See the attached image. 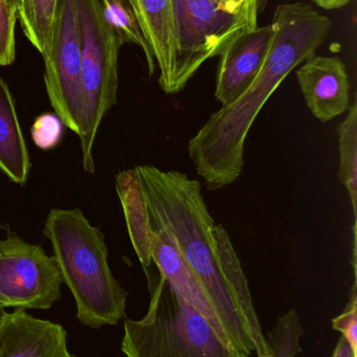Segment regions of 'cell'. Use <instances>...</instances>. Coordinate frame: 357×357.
I'll return each mask as SVG.
<instances>
[{
  "label": "cell",
  "mask_w": 357,
  "mask_h": 357,
  "mask_svg": "<svg viewBox=\"0 0 357 357\" xmlns=\"http://www.w3.org/2000/svg\"><path fill=\"white\" fill-rule=\"evenodd\" d=\"M272 24L257 26L235 38L220 54L215 98L222 106L242 96L259 75L272 42Z\"/></svg>",
  "instance_id": "8"
},
{
  "label": "cell",
  "mask_w": 357,
  "mask_h": 357,
  "mask_svg": "<svg viewBox=\"0 0 357 357\" xmlns=\"http://www.w3.org/2000/svg\"><path fill=\"white\" fill-rule=\"evenodd\" d=\"M136 169L151 225L173 239L201 282L226 339L249 356L272 357L238 254L228 231L212 218L201 183L152 165Z\"/></svg>",
  "instance_id": "1"
},
{
  "label": "cell",
  "mask_w": 357,
  "mask_h": 357,
  "mask_svg": "<svg viewBox=\"0 0 357 357\" xmlns=\"http://www.w3.org/2000/svg\"><path fill=\"white\" fill-rule=\"evenodd\" d=\"M63 123L56 114L45 113L35 119L31 134L34 144L41 150H52L60 142Z\"/></svg>",
  "instance_id": "20"
},
{
  "label": "cell",
  "mask_w": 357,
  "mask_h": 357,
  "mask_svg": "<svg viewBox=\"0 0 357 357\" xmlns=\"http://www.w3.org/2000/svg\"><path fill=\"white\" fill-rule=\"evenodd\" d=\"M150 291L144 318L124 322L126 357H251L231 344L161 275Z\"/></svg>",
  "instance_id": "3"
},
{
  "label": "cell",
  "mask_w": 357,
  "mask_h": 357,
  "mask_svg": "<svg viewBox=\"0 0 357 357\" xmlns=\"http://www.w3.org/2000/svg\"><path fill=\"white\" fill-rule=\"evenodd\" d=\"M339 134V178L347 189L354 210V222L357 213V104L348 109V114L337 129Z\"/></svg>",
  "instance_id": "16"
},
{
  "label": "cell",
  "mask_w": 357,
  "mask_h": 357,
  "mask_svg": "<svg viewBox=\"0 0 357 357\" xmlns=\"http://www.w3.org/2000/svg\"><path fill=\"white\" fill-rule=\"evenodd\" d=\"M220 12L247 21L252 26H258V15L264 0H214Z\"/></svg>",
  "instance_id": "22"
},
{
  "label": "cell",
  "mask_w": 357,
  "mask_h": 357,
  "mask_svg": "<svg viewBox=\"0 0 357 357\" xmlns=\"http://www.w3.org/2000/svg\"><path fill=\"white\" fill-rule=\"evenodd\" d=\"M62 283L54 256L6 231L0 239V307L50 310L61 299Z\"/></svg>",
  "instance_id": "6"
},
{
  "label": "cell",
  "mask_w": 357,
  "mask_h": 357,
  "mask_svg": "<svg viewBox=\"0 0 357 357\" xmlns=\"http://www.w3.org/2000/svg\"><path fill=\"white\" fill-rule=\"evenodd\" d=\"M18 20L15 0H0V66H8L16 56L15 29Z\"/></svg>",
  "instance_id": "19"
},
{
  "label": "cell",
  "mask_w": 357,
  "mask_h": 357,
  "mask_svg": "<svg viewBox=\"0 0 357 357\" xmlns=\"http://www.w3.org/2000/svg\"><path fill=\"white\" fill-rule=\"evenodd\" d=\"M57 3L58 0H21L17 8L23 33L43 59L52 45Z\"/></svg>",
  "instance_id": "15"
},
{
  "label": "cell",
  "mask_w": 357,
  "mask_h": 357,
  "mask_svg": "<svg viewBox=\"0 0 357 357\" xmlns=\"http://www.w3.org/2000/svg\"><path fill=\"white\" fill-rule=\"evenodd\" d=\"M302 335L301 320L295 310L281 316L266 337L272 357L297 356L302 351Z\"/></svg>",
  "instance_id": "18"
},
{
  "label": "cell",
  "mask_w": 357,
  "mask_h": 357,
  "mask_svg": "<svg viewBox=\"0 0 357 357\" xmlns=\"http://www.w3.org/2000/svg\"><path fill=\"white\" fill-rule=\"evenodd\" d=\"M43 234L52 243L63 282L75 298L81 324L99 329L115 326L125 318L128 294L111 272L102 231L75 208L52 209Z\"/></svg>",
  "instance_id": "2"
},
{
  "label": "cell",
  "mask_w": 357,
  "mask_h": 357,
  "mask_svg": "<svg viewBox=\"0 0 357 357\" xmlns=\"http://www.w3.org/2000/svg\"><path fill=\"white\" fill-rule=\"evenodd\" d=\"M4 312H6V310H4V308L0 307V319H1L2 314H4Z\"/></svg>",
  "instance_id": "26"
},
{
  "label": "cell",
  "mask_w": 357,
  "mask_h": 357,
  "mask_svg": "<svg viewBox=\"0 0 357 357\" xmlns=\"http://www.w3.org/2000/svg\"><path fill=\"white\" fill-rule=\"evenodd\" d=\"M331 357H357V354L352 350L351 346L349 345L347 340L341 337Z\"/></svg>",
  "instance_id": "23"
},
{
  "label": "cell",
  "mask_w": 357,
  "mask_h": 357,
  "mask_svg": "<svg viewBox=\"0 0 357 357\" xmlns=\"http://www.w3.org/2000/svg\"><path fill=\"white\" fill-rule=\"evenodd\" d=\"M0 171L12 182L23 185L31 171L29 151L21 131L14 100L0 75Z\"/></svg>",
  "instance_id": "14"
},
{
  "label": "cell",
  "mask_w": 357,
  "mask_h": 357,
  "mask_svg": "<svg viewBox=\"0 0 357 357\" xmlns=\"http://www.w3.org/2000/svg\"><path fill=\"white\" fill-rule=\"evenodd\" d=\"M21 0H16L17 8H18L19 4H20Z\"/></svg>",
  "instance_id": "27"
},
{
  "label": "cell",
  "mask_w": 357,
  "mask_h": 357,
  "mask_svg": "<svg viewBox=\"0 0 357 357\" xmlns=\"http://www.w3.org/2000/svg\"><path fill=\"white\" fill-rule=\"evenodd\" d=\"M124 1L127 2L130 6H131L132 10H133L134 14L136 16V0H124Z\"/></svg>",
  "instance_id": "25"
},
{
  "label": "cell",
  "mask_w": 357,
  "mask_h": 357,
  "mask_svg": "<svg viewBox=\"0 0 357 357\" xmlns=\"http://www.w3.org/2000/svg\"><path fill=\"white\" fill-rule=\"evenodd\" d=\"M151 256L159 275L195 310L203 314L224 335L217 317L192 268L163 229L151 225ZM226 337V335H224Z\"/></svg>",
  "instance_id": "11"
},
{
  "label": "cell",
  "mask_w": 357,
  "mask_h": 357,
  "mask_svg": "<svg viewBox=\"0 0 357 357\" xmlns=\"http://www.w3.org/2000/svg\"><path fill=\"white\" fill-rule=\"evenodd\" d=\"M172 10L175 50L167 94L184 90L207 60L219 56L235 38L255 29L220 12L214 0H172Z\"/></svg>",
  "instance_id": "5"
},
{
  "label": "cell",
  "mask_w": 357,
  "mask_h": 357,
  "mask_svg": "<svg viewBox=\"0 0 357 357\" xmlns=\"http://www.w3.org/2000/svg\"><path fill=\"white\" fill-rule=\"evenodd\" d=\"M136 18L159 69V86L167 93L175 50L172 0H136Z\"/></svg>",
  "instance_id": "12"
},
{
  "label": "cell",
  "mask_w": 357,
  "mask_h": 357,
  "mask_svg": "<svg viewBox=\"0 0 357 357\" xmlns=\"http://www.w3.org/2000/svg\"><path fill=\"white\" fill-rule=\"evenodd\" d=\"M319 6L325 10H335L347 6L351 0H314Z\"/></svg>",
  "instance_id": "24"
},
{
  "label": "cell",
  "mask_w": 357,
  "mask_h": 357,
  "mask_svg": "<svg viewBox=\"0 0 357 357\" xmlns=\"http://www.w3.org/2000/svg\"><path fill=\"white\" fill-rule=\"evenodd\" d=\"M335 331L342 333V337L347 340L352 350L357 354V297L356 284L352 287L351 297L345 310L333 320Z\"/></svg>",
  "instance_id": "21"
},
{
  "label": "cell",
  "mask_w": 357,
  "mask_h": 357,
  "mask_svg": "<svg viewBox=\"0 0 357 357\" xmlns=\"http://www.w3.org/2000/svg\"><path fill=\"white\" fill-rule=\"evenodd\" d=\"M15 1H16V0H15ZM17 4V3H16Z\"/></svg>",
  "instance_id": "28"
},
{
  "label": "cell",
  "mask_w": 357,
  "mask_h": 357,
  "mask_svg": "<svg viewBox=\"0 0 357 357\" xmlns=\"http://www.w3.org/2000/svg\"><path fill=\"white\" fill-rule=\"evenodd\" d=\"M82 59L83 169L94 174V144L105 114L117 104L123 41L105 17L100 0H75Z\"/></svg>",
  "instance_id": "4"
},
{
  "label": "cell",
  "mask_w": 357,
  "mask_h": 357,
  "mask_svg": "<svg viewBox=\"0 0 357 357\" xmlns=\"http://www.w3.org/2000/svg\"><path fill=\"white\" fill-rule=\"evenodd\" d=\"M304 100L312 115L328 123L350 107V81L343 61L312 56L297 70Z\"/></svg>",
  "instance_id": "9"
},
{
  "label": "cell",
  "mask_w": 357,
  "mask_h": 357,
  "mask_svg": "<svg viewBox=\"0 0 357 357\" xmlns=\"http://www.w3.org/2000/svg\"><path fill=\"white\" fill-rule=\"evenodd\" d=\"M115 186L125 214L132 245L147 273L153 262L151 256L152 228L142 181L136 169H127L117 176Z\"/></svg>",
  "instance_id": "13"
},
{
  "label": "cell",
  "mask_w": 357,
  "mask_h": 357,
  "mask_svg": "<svg viewBox=\"0 0 357 357\" xmlns=\"http://www.w3.org/2000/svg\"><path fill=\"white\" fill-rule=\"evenodd\" d=\"M103 10L111 26L115 29L124 42L136 44L142 48L148 63L149 73L151 75L156 69L154 58L148 42L145 39L138 18L131 6L124 0H100Z\"/></svg>",
  "instance_id": "17"
},
{
  "label": "cell",
  "mask_w": 357,
  "mask_h": 357,
  "mask_svg": "<svg viewBox=\"0 0 357 357\" xmlns=\"http://www.w3.org/2000/svg\"><path fill=\"white\" fill-rule=\"evenodd\" d=\"M44 82L50 105L63 125L81 136L84 110L82 59L75 0H58Z\"/></svg>",
  "instance_id": "7"
},
{
  "label": "cell",
  "mask_w": 357,
  "mask_h": 357,
  "mask_svg": "<svg viewBox=\"0 0 357 357\" xmlns=\"http://www.w3.org/2000/svg\"><path fill=\"white\" fill-rule=\"evenodd\" d=\"M0 357H75L67 348L62 325L41 320L27 310L4 312L0 319Z\"/></svg>",
  "instance_id": "10"
}]
</instances>
